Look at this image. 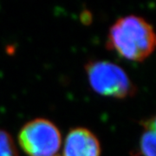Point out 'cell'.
I'll return each mask as SVG.
<instances>
[{
  "instance_id": "6da1fadb",
  "label": "cell",
  "mask_w": 156,
  "mask_h": 156,
  "mask_svg": "<svg viewBox=\"0 0 156 156\" xmlns=\"http://www.w3.org/2000/svg\"><path fill=\"white\" fill-rule=\"evenodd\" d=\"M154 28L143 17L128 15L120 17L108 30L107 45L128 60L141 62L155 48Z\"/></svg>"
},
{
  "instance_id": "7a4b0ae2",
  "label": "cell",
  "mask_w": 156,
  "mask_h": 156,
  "mask_svg": "<svg viewBox=\"0 0 156 156\" xmlns=\"http://www.w3.org/2000/svg\"><path fill=\"white\" fill-rule=\"evenodd\" d=\"M85 70L89 85L101 95L122 99L133 95L136 90L125 70L112 62H89Z\"/></svg>"
},
{
  "instance_id": "3957f363",
  "label": "cell",
  "mask_w": 156,
  "mask_h": 156,
  "mask_svg": "<svg viewBox=\"0 0 156 156\" xmlns=\"http://www.w3.org/2000/svg\"><path fill=\"white\" fill-rule=\"evenodd\" d=\"M18 143L29 156H57L62 145L61 133L52 122L36 118L21 128Z\"/></svg>"
},
{
  "instance_id": "277c9868",
  "label": "cell",
  "mask_w": 156,
  "mask_h": 156,
  "mask_svg": "<svg viewBox=\"0 0 156 156\" xmlns=\"http://www.w3.org/2000/svg\"><path fill=\"white\" fill-rule=\"evenodd\" d=\"M98 138L85 128L71 129L65 138L62 154L60 156H100Z\"/></svg>"
},
{
  "instance_id": "5b68a950",
  "label": "cell",
  "mask_w": 156,
  "mask_h": 156,
  "mask_svg": "<svg viewBox=\"0 0 156 156\" xmlns=\"http://www.w3.org/2000/svg\"><path fill=\"white\" fill-rule=\"evenodd\" d=\"M143 132L140 138L136 156H155V118L142 122Z\"/></svg>"
},
{
  "instance_id": "8992f818",
  "label": "cell",
  "mask_w": 156,
  "mask_h": 156,
  "mask_svg": "<svg viewBox=\"0 0 156 156\" xmlns=\"http://www.w3.org/2000/svg\"><path fill=\"white\" fill-rule=\"evenodd\" d=\"M0 156H18L17 147L11 134L0 129Z\"/></svg>"
}]
</instances>
